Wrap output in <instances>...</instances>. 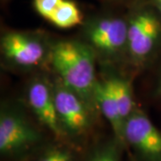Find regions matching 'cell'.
I'll return each instance as SVG.
<instances>
[{"label":"cell","instance_id":"6da1fadb","mask_svg":"<svg viewBox=\"0 0 161 161\" xmlns=\"http://www.w3.org/2000/svg\"><path fill=\"white\" fill-rule=\"evenodd\" d=\"M51 62L64 86L80 98L94 95V58L88 47L76 41L59 42L52 50Z\"/></svg>","mask_w":161,"mask_h":161},{"label":"cell","instance_id":"7a4b0ae2","mask_svg":"<svg viewBox=\"0 0 161 161\" xmlns=\"http://www.w3.org/2000/svg\"><path fill=\"white\" fill-rule=\"evenodd\" d=\"M124 138L148 160L161 161V132L142 112L133 111L127 118Z\"/></svg>","mask_w":161,"mask_h":161},{"label":"cell","instance_id":"3957f363","mask_svg":"<svg viewBox=\"0 0 161 161\" xmlns=\"http://www.w3.org/2000/svg\"><path fill=\"white\" fill-rule=\"evenodd\" d=\"M161 36V23L150 11L134 15L128 23L127 46L133 58H148L157 46Z\"/></svg>","mask_w":161,"mask_h":161},{"label":"cell","instance_id":"277c9868","mask_svg":"<svg viewBox=\"0 0 161 161\" xmlns=\"http://www.w3.org/2000/svg\"><path fill=\"white\" fill-rule=\"evenodd\" d=\"M38 141L37 132L22 115L14 112H2L0 117L1 154H19L28 150Z\"/></svg>","mask_w":161,"mask_h":161},{"label":"cell","instance_id":"5b68a950","mask_svg":"<svg viewBox=\"0 0 161 161\" xmlns=\"http://www.w3.org/2000/svg\"><path fill=\"white\" fill-rule=\"evenodd\" d=\"M54 98L58 119L64 129L74 134L84 132L90 121L85 105L80 96L64 85L56 90Z\"/></svg>","mask_w":161,"mask_h":161},{"label":"cell","instance_id":"8992f818","mask_svg":"<svg viewBox=\"0 0 161 161\" xmlns=\"http://www.w3.org/2000/svg\"><path fill=\"white\" fill-rule=\"evenodd\" d=\"M128 23L119 18H104L89 29L92 45L105 53H115L127 45Z\"/></svg>","mask_w":161,"mask_h":161},{"label":"cell","instance_id":"52a82bcc","mask_svg":"<svg viewBox=\"0 0 161 161\" xmlns=\"http://www.w3.org/2000/svg\"><path fill=\"white\" fill-rule=\"evenodd\" d=\"M1 47L6 58L22 66H32L39 64L45 53L39 40L19 32L5 35Z\"/></svg>","mask_w":161,"mask_h":161},{"label":"cell","instance_id":"ba28073f","mask_svg":"<svg viewBox=\"0 0 161 161\" xmlns=\"http://www.w3.org/2000/svg\"><path fill=\"white\" fill-rule=\"evenodd\" d=\"M29 104L39 120L56 135L62 130L58 119L54 93L44 81L36 80L31 84L28 91Z\"/></svg>","mask_w":161,"mask_h":161},{"label":"cell","instance_id":"9c48e42d","mask_svg":"<svg viewBox=\"0 0 161 161\" xmlns=\"http://www.w3.org/2000/svg\"><path fill=\"white\" fill-rule=\"evenodd\" d=\"M94 96L102 114L109 122L115 135L119 140H124L125 123L121 116L119 106L115 99L109 80H106L102 82H97L94 90Z\"/></svg>","mask_w":161,"mask_h":161},{"label":"cell","instance_id":"30bf717a","mask_svg":"<svg viewBox=\"0 0 161 161\" xmlns=\"http://www.w3.org/2000/svg\"><path fill=\"white\" fill-rule=\"evenodd\" d=\"M81 20L82 15L75 2L71 0H64L58 9L54 12L49 22L58 28L67 29L80 24Z\"/></svg>","mask_w":161,"mask_h":161},{"label":"cell","instance_id":"8fae6325","mask_svg":"<svg viewBox=\"0 0 161 161\" xmlns=\"http://www.w3.org/2000/svg\"><path fill=\"white\" fill-rule=\"evenodd\" d=\"M108 80L119 106L121 116L125 123L127 118L133 112V100L131 87L126 80L118 77L110 78Z\"/></svg>","mask_w":161,"mask_h":161},{"label":"cell","instance_id":"7c38bea8","mask_svg":"<svg viewBox=\"0 0 161 161\" xmlns=\"http://www.w3.org/2000/svg\"><path fill=\"white\" fill-rule=\"evenodd\" d=\"M64 0H33V6L40 16L49 21Z\"/></svg>","mask_w":161,"mask_h":161},{"label":"cell","instance_id":"4fadbf2b","mask_svg":"<svg viewBox=\"0 0 161 161\" xmlns=\"http://www.w3.org/2000/svg\"><path fill=\"white\" fill-rule=\"evenodd\" d=\"M38 161H73V158L67 150L54 147L46 150Z\"/></svg>","mask_w":161,"mask_h":161},{"label":"cell","instance_id":"5bb4252c","mask_svg":"<svg viewBox=\"0 0 161 161\" xmlns=\"http://www.w3.org/2000/svg\"><path fill=\"white\" fill-rule=\"evenodd\" d=\"M89 161H118V152L114 144H108L98 149Z\"/></svg>","mask_w":161,"mask_h":161},{"label":"cell","instance_id":"9a60e30c","mask_svg":"<svg viewBox=\"0 0 161 161\" xmlns=\"http://www.w3.org/2000/svg\"><path fill=\"white\" fill-rule=\"evenodd\" d=\"M158 95L161 98V77L158 80Z\"/></svg>","mask_w":161,"mask_h":161},{"label":"cell","instance_id":"2e32d148","mask_svg":"<svg viewBox=\"0 0 161 161\" xmlns=\"http://www.w3.org/2000/svg\"><path fill=\"white\" fill-rule=\"evenodd\" d=\"M155 3L157 7L158 8V10L161 13V0H155Z\"/></svg>","mask_w":161,"mask_h":161}]
</instances>
